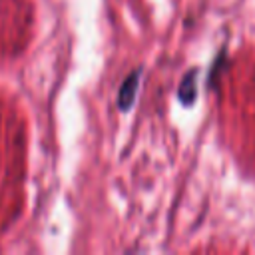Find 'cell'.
I'll return each mask as SVG.
<instances>
[{
    "mask_svg": "<svg viewBox=\"0 0 255 255\" xmlns=\"http://www.w3.org/2000/svg\"><path fill=\"white\" fill-rule=\"evenodd\" d=\"M139 76H141V68H135L122 82L120 92H118V108L122 112H129L131 110V106L135 102V92H137V86H139Z\"/></svg>",
    "mask_w": 255,
    "mask_h": 255,
    "instance_id": "1",
    "label": "cell"
},
{
    "mask_svg": "<svg viewBox=\"0 0 255 255\" xmlns=\"http://www.w3.org/2000/svg\"><path fill=\"white\" fill-rule=\"evenodd\" d=\"M195 76H197V68H191L183 76V80L179 84L177 96H179V102L183 106H191L195 102V98H197V80H195Z\"/></svg>",
    "mask_w": 255,
    "mask_h": 255,
    "instance_id": "2",
    "label": "cell"
},
{
    "mask_svg": "<svg viewBox=\"0 0 255 255\" xmlns=\"http://www.w3.org/2000/svg\"><path fill=\"white\" fill-rule=\"evenodd\" d=\"M223 60H225V50H221V52H219L217 60H215V62H213V66H211V72H209V78H207V86H209V88L213 86L215 78L219 76V68L223 66Z\"/></svg>",
    "mask_w": 255,
    "mask_h": 255,
    "instance_id": "3",
    "label": "cell"
}]
</instances>
